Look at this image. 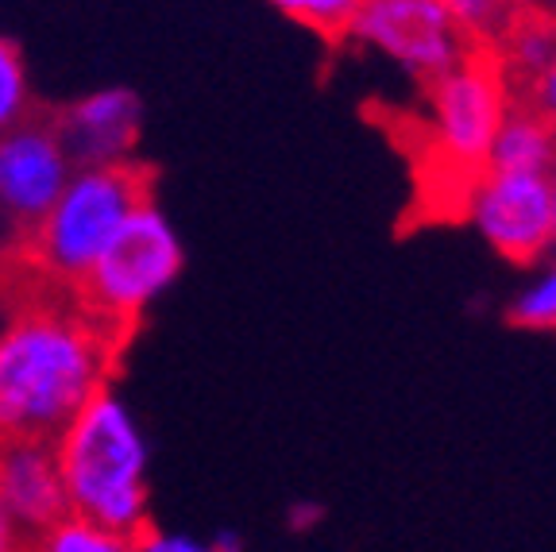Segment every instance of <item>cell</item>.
<instances>
[{
    "mask_svg": "<svg viewBox=\"0 0 556 552\" xmlns=\"http://www.w3.org/2000/svg\"><path fill=\"white\" fill-rule=\"evenodd\" d=\"M121 340L74 293L43 290L0 328V440H54L113 379Z\"/></svg>",
    "mask_w": 556,
    "mask_h": 552,
    "instance_id": "obj_1",
    "label": "cell"
},
{
    "mask_svg": "<svg viewBox=\"0 0 556 552\" xmlns=\"http://www.w3.org/2000/svg\"><path fill=\"white\" fill-rule=\"evenodd\" d=\"M70 514L136 537L151 526V449L131 406L104 387L54 437Z\"/></svg>",
    "mask_w": 556,
    "mask_h": 552,
    "instance_id": "obj_2",
    "label": "cell"
},
{
    "mask_svg": "<svg viewBox=\"0 0 556 552\" xmlns=\"http://www.w3.org/2000/svg\"><path fill=\"white\" fill-rule=\"evenodd\" d=\"M151 198V171L131 163L78 166L47 216L24 233V260L43 290L74 293L113 236Z\"/></svg>",
    "mask_w": 556,
    "mask_h": 552,
    "instance_id": "obj_3",
    "label": "cell"
},
{
    "mask_svg": "<svg viewBox=\"0 0 556 552\" xmlns=\"http://www.w3.org/2000/svg\"><path fill=\"white\" fill-rule=\"evenodd\" d=\"M182 240L163 209L148 198L113 236V243L97 255L74 298L97 325L109 328L124 344V337L143 321V313L182 275Z\"/></svg>",
    "mask_w": 556,
    "mask_h": 552,
    "instance_id": "obj_4",
    "label": "cell"
},
{
    "mask_svg": "<svg viewBox=\"0 0 556 552\" xmlns=\"http://www.w3.org/2000/svg\"><path fill=\"white\" fill-rule=\"evenodd\" d=\"M510 104L514 89L495 47H471L441 78L426 81V131L433 159L452 178H460V186L486 166Z\"/></svg>",
    "mask_w": 556,
    "mask_h": 552,
    "instance_id": "obj_5",
    "label": "cell"
},
{
    "mask_svg": "<svg viewBox=\"0 0 556 552\" xmlns=\"http://www.w3.org/2000/svg\"><path fill=\"white\" fill-rule=\"evenodd\" d=\"M460 213L486 248L521 267L548 260L553 236V174L483 171L460 190Z\"/></svg>",
    "mask_w": 556,
    "mask_h": 552,
    "instance_id": "obj_6",
    "label": "cell"
},
{
    "mask_svg": "<svg viewBox=\"0 0 556 552\" xmlns=\"http://www.w3.org/2000/svg\"><path fill=\"white\" fill-rule=\"evenodd\" d=\"M348 35L391 59L421 86L441 78L471 51V39L444 9V0H364Z\"/></svg>",
    "mask_w": 556,
    "mask_h": 552,
    "instance_id": "obj_7",
    "label": "cell"
},
{
    "mask_svg": "<svg viewBox=\"0 0 556 552\" xmlns=\"http://www.w3.org/2000/svg\"><path fill=\"white\" fill-rule=\"evenodd\" d=\"M78 163L70 159L54 116L31 113L16 128L0 131V213L27 233L59 201Z\"/></svg>",
    "mask_w": 556,
    "mask_h": 552,
    "instance_id": "obj_8",
    "label": "cell"
},
{
    "mask_svg": "<svg viewBox=\"0 0 556 552\" xmlns=\"http://www.w3.org/2000/svg\"><path fill=\"white\" fill-rule=\"evenodd\" d=\"M62 143L78 166L131 163L139 139V97L131 89H97L54 113Z\"/></svg>",
    "mask_w": 556,
    "mask_h": 552,
    "instance_id": "obj_9",
    "label": "cell"
},
{
    "mask_svg": "<svg viewBox=\"0 0 556 552\" xmlns=\"http://www.w3.org/2000/svg\"><path fill=\"white\" fill-rule=\"evenodd\" d=\"M0 499L12 510L27 537L51 529L70 514L66 487L54 440L43 437H12L0 440Z\"/></svg>",
    "mask_w": 556,
    "mask_h": 552,
    "instance_id": "obj_10",
    "label": "cell"
},
{
    "mask_svg": "<svg viewBox=\"0 0 556 552\" xmlns=\"http://www.w3.org/2000/svg\"><path fill=\"white\" fill-rule=\"evenodd\" d=\"M491 171H526V174H553L556 171V128L526 101H514L498 128L491 155Z\"/></svg>",
    "mask_w": 556,
    "mask_h": 552,
    "instance_id": "obj_11",
    "label": "cell"
},
{
    "mask_svg": "<svg viewBox=\"0 0 556 552\" xmlns=\"http://www.w3.org/2000/svg\"><path fill=\"white\" fill-rule=\"evenodd\" d=\"M495 51L503 59V70L506 78H510L514 93H518V86L530 89L541 74H548L556 66V20L518 16Z\"/></svg>",
    "mask_w": 556,
    "mask_h": 552,
    "instance_id": "obj_12",
    "label": "cell"
},
{
    "mask_svg": "<svg viewBox=\"0 0 556 552\" xmlns=\"http://www.w3.org/2000/svg\"><path fill=\"white\" fill-rule=\"evenodd\" d=\"M27 552H136V537H124L116 529L78 518V514H66L51 529L35 534Z\"/></svg>",
    "mask_w": 556,
    "mask_h": 552,
    "instance_id": "obj_13",
    "label": "cell"
},
{
    "mask_svg": "<svg viewBox=\"0 0 556 552\" xmlns=\"http://www.w3.org/2000/svg\"><path fill=\"white\" fill-rule=\"evenodd\" d=\"M444 9L471 39V47H498L521 16L518 0H444Z\"/></svg>",
    "mask_w": 556,
    "mask_h": 552,
    "instance_id": "obj_14",
    "label": "cell"
},
{
    "mask_svg": "<svg viewBox=\"0 0 556 552\" xmlns=\"http://www.w3.org/2000/svg\"><path fill=\"white\" fill-rule=\"evenodd\" d=\"M510 321L518 328H533V333H553L556 328V255L541 260L530 283L514 293Z\"/></svg>",
    "mask_w": 556,
    "mask_h": 552,
    "instance_id": "obj_15",
    "label": "cell"
},
{
    "mask_svg": "<svg viewBox=\"0 0 556 552\" xmlns=\"http://www.w3.org/2000/svg\"><path fill=\"white\" fill-rule=\"evenodd\" d=\"M31 113H35V93H31V78H27V62L9 35H0V131L16 128Z\"/></svg>",
    "mask_w": 556,
    "mask_h": 552,
    "instance_id": "obj_16",
    "label": "cell"
},
{
    "mask_svg": "<svg viewBox=\"0 0 556 552\" xmlns=\"http://www.w3.org/2000/svg\"><path fill=\"white\" fill-rule=\"evenodd\" d=\"M267 4H275L282 16L325 35V39H340L352 32V20H356L364 0H267Z\"/></svg>",
    "mask_w": 556,
    "mask_h": 552,
    "instance_id": "obj_17",
    "label": "cell"
},
{
    "mask_svg": "<svg viewBox=\"0 0 556 552\" xmlns=\"http://www.w3.org/2000/svg\"><path fill=\"white\" fill-rule=\"evenodd\" d=\"M136 552H240V541L232 534H220L217 541H201V537L178 534V529L143 526L136 534Z\"/></svg>",
    "mask_w": 556,
    "mask_h": 552,
    "instance_id": "obj_18",
    "label": "cell"
},
{
    "mask_svg": "<svg viewBox=\"0 0 556 552\" xmlns=\"http://www.w3.org/2000/svg\"><path fill=\"white\" fill-rule=\"evenodd\" d=\"M514 101L533 104V109H538V113L556 128V66L548 70V74H541V78L533 81L530 89H526V97H514Z\"/></svg>",
    "mask_w": 556,
    "mask_h": 552,
    "instance_id": "obj_19",
    "label": "cell"
},
{
    "mask_svg": "<svg viewBox=\"0 0 556 552\" xmlns=\"http://www.w3.org/2000/svg\"><path fill=\"white\" fill-rule=\"evenodd\" d=\"M27 544H31V537L20 529V522L12 518V510L0 499V552H27Z\"/></svg>",
    "mask_w": 556,
    "mask_h": 552,
    "instance_id": "obj_20",
    "label": "cell"
},
{
    "mask_svg": "<svg viewBox=\"0 0 556 552\" xmlns=\"http://www.w3.org/2000/svg\"><path fill=\"white\" fill-rule=\"evenodd\" d=\"M553 236H556V171H553Z\"/></svg>",
    "mask_w": 556,
    "mask_h": 552,
    "instance_id": "obj_21",
    "label": "cell"
}]
</instances>
